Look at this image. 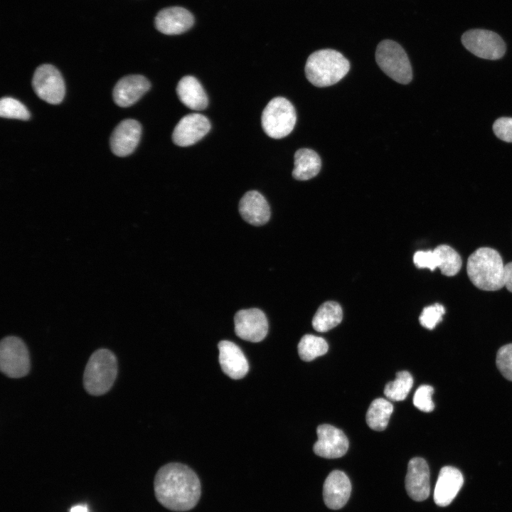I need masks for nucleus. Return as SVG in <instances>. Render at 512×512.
I'll return each mask as SVG.
<instances>
[{"instance_id":"f257e3e1","label":"nucleus","mask_w":512,"mask_h":512,"mask_svg":"<svg viewBox=\"0 0 512 512\" xmlns=\"http://www.w3.org/2000/svg\"><path fill=\"white\" fill-rule=\"evenodd\" d=\"M157 501L174 511H186L198 502L201 487L197 474L181 463H169L157 471L154 482Z\"/></svg>"},{"instance_id":"f03ea898","label":"nucleus","mask_w":512,"mask_h":512,"mask_svg":"<svg viewBox=\"0 0 512 512\" xmlns=\"http://www.w3.org/2000/svg\"><path fill=\"white\" fill-rule=\"evenodd\" d=\"M466 272L477 288L496 291L505 286V265L500 254L490 247H481L468 258Z\"/></svg>"},{"instance_id":"7ed1b4c3","label":"nucleus","mask_w":512,"mask_h":512,"mask_svg":"<svg viewBox=\"0 0 512 512\" xmlns=\"http://www.w3.org/2000/svg\"><path fill=\"white\" fill-rule=\"evenodd\" d=\"M349 69L348 60L341 53L333 49H322L309 56L305 75L312 85L324 87L337 83Z\"/></svg>"},{"instance_id":"20e7f679","label":"nucleus","mask_w":512,"mask_h":512,"mask_svg":"<svg viewBox=\"0 0 512 512\" xmlns=\"http://www.w3.org/2000/svg\"><path fill=\"white\" fill-rule=\"evenodd\" d=\"M117 375V361L110 350L100 348L90 357L83 375L85 390L95 396L107 393Z\"/></svg>"},{"instance_id":"39448f33","label":"nucleus","mask_w":512,"mask_h":512,"mask_svg":"<svg viewBox=\"0 0 512 512\" xmlns=\"http://www.w3.org/2000/svg\"><path fill=\"white\" fill-rule=\"evenodd\" d=\"M297 114L293 105L286 98L272 99L262 111V127L270 137L281 139L289 134L294 128Z\"/></svg>"},{"instance_id":"423d86ee","label":"nucleus","mask_w":512,"mask_h":512,"mask_svg":"<svg viewBox=\"0 0 512 512\" xmlns=\"http://www.w3.org/2000/svg\"><path fill=\"white\" fill-rule=\"evenodd\" d=\"M375 60L380 68L395 81L401 84L411 81L412 72L410 60L398 43L391 40L381 41L376 48Z\"/></svg>"},{"instance_id":"0eeeda50","label":"nucleus","mask_w":512,"mask_h":512,"mask_svg":"<svg viewBox=\"0 0 512 512\" xmlns=\"http://www.w3.org/2000/svg\"><path fill=\"white\" fill-rule=\"evenodd\" d=\"M0 368L4 374L12 378H19L28 373L29 353L20 338L9 336L1 341Z\"/></svg>"},{"instance_id":"6e6552de","label":"nucleus","mask_w":512,"mask_h":512,"mask_svg":"<svg viewBox=\"0 0 512 512\" xmlns=\"http://www.w3.org/2000/svg\"><path fill=\"white\" fill-rule=\"evenodd\" d=\"M464 46L476 56L487 59L498 60L506 52V44L496 33L485 29H471L462 36Z\"/></svg>"},{"instance_id":"1a4fd4ad","label":"nucleus","mask_w":512,"mask_h":512,"mask_svg":"<svg viewBox=\"0 0 512 512\" xmlns=\"http://www.w3.org/2000/svg\"><path fill=\"white\" fill-rule=\"evenodd\" d=\"M32 86L41 100L52 105L62 102L65 93L63 78L59 70L52 65L38 67L33 74Z\"/></svg>"},{"instance_id":"9d476101","label":"nucleus","mask_w":512,"mask_h":512,"mask_svg":"<svg viewBox=\"0 0 512 512\" xmlns=\"http://www.w3.org/2000/svg\"><path fill=\"white\" fill-rule=\"evenodd\" d=\"M235 332L245 341L260 342L268 331V322L263 311L252 308L238 311L234 317Z\"/></svg>"},{"instance_id":"9b49d317","label":"nucleus","mask_w":512,"mask_h":512,"mask_svg":"<svg viewBox=\"0 0 512 512\" xmlns=\"http://www.w3.org/2000/svg\"><path fill=\"white\" fill-rule=\"evenodd\" d=\"M317 441L314 443V453L326 459L343 456L348 449L347 437L341 430L328 424L320 425L316 429Z\"/></svg>"},{"instance_id":"f8f14e48","label":"nucleus","mask_w":512,"mask_h":512,"mask_svg":"<svg viewBox=\"0 0 512 512\" xmlns=\"http://www.w3.org/2000/svg\"><path fill=\"white\" fill-rule=\"evenodd\" d=\"M208 119L199 113L183 117L175 126L172 140L179 146H188L201 140L210 130Z\"/></svg>"},{"instance_id":"ddd939ff","label":"nucleus","mask_w":512,"mask_h":512,"mask_svg":"<svg viewBox=\"0 0 512 512\" xmlns=\"http://www.w3.org/2000/svg\"><path fill=\"white\" fill-rule=\"evenodd\" d=\"M405 489L408 496L416 501L425 500L430 495V469L421 457L410 460L405 477Z\"/></svg>"},{"instance_id":"4468645a","label":"nucleus","mask_w":512,"mask_h":512,"mask_svg":"<svg viewBox=\"0 0 512 512\" xmlns=\"http://www.w3.org/2000/svg\"><path fill=\"white\" fill-rule=\"evenodd\" d=\"M142 134L141 124L134 119L122 121L110 137L111 150L118 156H127L136 149Z\"/></svg>"},{"instance_id":"2eb2a0df","label":"nucleus","mask_w":512,"mask_h":512,"mask_svg":"<svg viewBox=\"0 0 512 512\" xmlns=\"http://www.w3.org/2000/svg\"><path fill=\"white\" fill-rule=\"evenodd\" d=\"M149 81L140 75L121 78L113 90V100L119 107H127L136 103L150 88Z\"/></svg>"},{"instance_id":"dca6fc26","label":"nucleus","mask_w":512,"mask_h":512,"mask_svg":"<svg viewBox=\"0 0 512 512\" xmlns=\"http://www.w3.org/2000/svg\"><path fill=\"white\" fill-rule=\"evenodd\" d=\"M351 491L348 477L343 471L334 470L328 475L324 484V503L330 509H339L348 501Z\"/></svg>"},{"instance_id":"f3484780","label":"nucleus","mask_w":512,"mask_h":512,"mask_svg":"<svg viewBox=\"0 0 512 512\" xmlns=\"http://www.w3.org/2000/svg\"><path fill=\"white\" fill-rule=\"evenodd\" d=\"M194 23V18L187 9L174 6L161 10L155 18L158 31L166 35H177L188 30Z\"/></svg>"},{"instance_id":"a211bd4d","label":"nucleus","mask_w":512,"mask_h":512,"mask_svg":"<svg viewBox=\"0 0 512 512\" xmlns=\"http://www.w3.org/2000/svg\"><path fill=\"white\" fill-rule=\"evenodd\" d=\"M218 347L222 370L235 380L245 377L249 365L241 349L235 343L225 340L220 341Z\"/></svg>"},{"instance_id":"6ab92c4d","label":"nucleus","mask_w":512,"mask_h":512,"mask_svg":"<svg viewBox=\"0 0 512 512\" xmlns=\"http://www.w3.org/2000/svg\"><path fill=\"white\" fill-rule=\"evenodd\" d=\"M464 478L461 471L453 466H445L440 469L434 491V501L439 506L452 503L461 489Z\"/></svg>"},{"instance_id":"aec40b11","label":"nucleus","mask_w":512,"mask_h":512,"mask_svg":"<svg viewBox=\"0 0 512 512\" xmlns=\"http://www.w3.org/2000/svg\"><path fill=\"white\" fill-rule=\"evenodd\" d=\"M239 212L248 223L260 226L268 222L270 208L265 198L257 191L244 194L239 203Z\"/></svg>"},{"instance_id":"412c9836","label":"nucleus","mask_w":512,"mask_h":512,"mask_svg":"<svg viewBox=\"0 0 512 512\" xmlns=\"http://www.w3.org/2000/svg\"><path fill=\"white\" fill-rule=\"evenodd\" d=\"M180 101L193 110H203L208 104V96L199 81L193 76L183 77L176 86Z\"/></svg>"},{"instance_id":"4be33fe9","label":"nucleus","mask_w":512,"mask_h":512,"mask_svg":"<svg viewBox=\"0 0 512 512\" xmlns=\"http://www.w3.org/2000/svg\"><path fill=\"white\" fill-rule=\"evenodd\" d=\"M293 177L299 181H306L316 176L321 166L318 154L310 149H300L294 154Z\"/></svg>"},{"instance_id":"5701e85b","label":"nucleus","mask_w":512,"mask_h":512,"mask_svg":"<svg viewBox=\"0 0 512 512\" xmlns=\"http://www.w3.org/2000/svg\"><path fill=\"white\" fill-rule=\"evenodd\" d=\"M342 318L341 306L335 302H326L316 311L312 319V326L319 332H325L339 324Z\"/></svg>"},{"instance_id":"b1692460","label":"nucleus","mask_w":512,"mask_h":512,"mask_svg":"<svg viewBox=\"0 0 512 512\" xmlns=\"http://www.w3.org/2000/svg\"><path fill=\"white\" fill-rule=\"evenodd\" d=\"M393 412V404L388 400L382 398L375 399L370 403L366 415L368 427L375 431L384 430Z\"/></svg>"},{"instance_id":"393cba45","label":"nucleus","mask_w":512,"mask_h":512,"mask_svg":"<svg viewBox=\"0 0 512 512\" xmlns=\"http://www.w3.org/2000/svg\"><path fill=\"white\" fill-rule=\"evenodd\" d=\"M438 261V267L442 274L452 277L457 274L462 267L459 253L447 245H440L433 250Z\"/></svg>"},{"instance_id":"a878e982","label":"nucleus","mask_w":512,"mask_h":512,"mask_svg":"<svg viewBox=\"0 0 512 512\" xmlns=\"http://www.w3.org/2000/svg\"><path fill=\"white\" fill-rule=\"evenodd\" d=\"M328 349V343L323 338L312 334L303 336L298 343L299 356L304 361L324 355Z\"/></svg>"},{"instance_id":"bb28decb","label":"nucleus","mask_w":512,"mask_h":512,"mask_svg":"<svg viewBox=\"0 0 512 512\" xmlns=\"http://www.w3.org/2000/svg\"><path fill=\"white\" fill-rule=\"evenodd\" d=\"M412 385L411 374L406 370L399 371L396 373L395 379L385 385L384 394L390 400L401 401L406 398Z\"/></svg>"},{"instance_id":"cd10ccee","label":"nucleus","mask_w":512,"mask_h":512,"mask_svg":"<svg viewBox=\"0 0 512 512\" xmlns=\"http://www.w3.org/2000/svg\"><path fill=\"white\" fill-rule=\"evenodd\" d=\"M0 115L4 118L21 120L30 118L26 107L18 100L9 97H2L0 101Z\"/></svg>"},{"instance_id":"c85d7f7f","label":"nucleus","mask_w":512,"mask_h":512,"mask_svg":"<svg viewBox=\"0 0 512 512\" xmlns=\"http://www.w3.org/2000/svg\"><path fill=\"white\" fill-rule=\"evenodd\" d=\"M444 313V307L440 304L426 306L419 318L420 324L426 329H433L442 320Z\"/></svg>"},{"instance_id":"c756f323","label":"nucleus","mask_w":512,"mask_h":512,"mask_svg":"<svg viewBox=\"0 0 512 512\" xmlns=\"http://www.w3.org/2000/svg\"><path fill=\"white\" fill-rule=\"evenodd\" d=\"M434 389L428 385H420L413 396L414 405L421 411L429 412L434 410V405L432 400Z\"/></svg>"},{"instance_id":"7c9ffc66","label":"nucleus","mask_w":512,"mask_h":512,"mask_svg":"<svg viewBox=\"0 0 512 512\" xmlns=\"http://www.w3.org/2000/svg\"><path fill=\"white\" fill-rule=\"evenodd\" d=\"M496 362L503 377L512 381V343L503 346L498 349Z\"/></svg>"},{"instance_id":"2f4dec72","label":"nucleus","mask_w":512,"mask_h":512,"mask_svg":"<svg viewBox=\"0 0 512 512\" xmlns=\"http://www.w3.org/2000/svg\"><path fill=\"white\" fill-rule=\"evenodd\" d=\"M495 135L502 141L512 142V118L501 117L493 125Z\"/></svg>"},{"instance_id":"473e14b6","label":"nucleus","mask_w":512,"mask_h":512,"mask_svg":"<svg viewBox=\"0 0 512 512\" xmlns=\"http://www.w3.org/2000/svg\"><path fill=\"white\" fill-rule=\"evenodd\" d=\"M413 262L417 267L428 268L431 271L438 267V261L434 250L416 252L413 256Z\"/></svg>"},{"instance_id":"72a5a7b5","label":"nucleus","mask_w":512,"mask_h":512,"mask_svg":"<svg viewBox=\"0 0 512 512\" xmlns=\"http://www.w3.org/2000/svg\"><path fill=\"white\" fill-rule=\"evenodd\" d=\"M505 287L512 292V262L505 265Z\"/></svg>"},{"instance_id":"f704fd0d","label":"nucleus","mask_w":512,"mask_h":512,"mask_svg":"<svg viewBox=\"0 0 512 512\" xmlns=\"http://www.w3.org/2000/svg\"><path fill=\"white\" fill-rule=\"evenodd\" d=\"M70 512H89L87 506L85 504H78L73 506Z\"/></svg>"}]
</instances>
